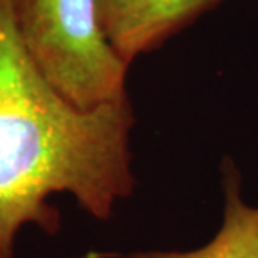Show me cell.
Instances as JSON below:
<instances>
[{
  "mask_svg": "<svg viewBox=\"0 0 258 258\" xmlns=\"http://www.w3.org/2000/svg\"><path fill=\"white\" fill-rule=\"evenodd\" d=\"M14 22L44 77L79 109L126 96V64L102 29L99 0H10Z\"/></svg>",
  "mask_w": 258,
  "mask_h": 258,
  "instance_id": "7a4b0ae2",
  "label": "cell"
},
{
  "mask_svg": "<svg viewBox=\"0 0 258 258\" xmlns=\"http://www.w3.org/2000/svg\"><path fill=\"white\" fill-rule=\"evenodd\" d=\"M225 218L210 243L193 251H151L127 258H258V208L240 198V179L235 166L225 163Z\"/></svg>",
  "mask_w": 258,
  "mask_h": 258,
  "instance_id": "277c9868",
  "label": "cell"
},
{
  "mask_svg": "<svg viewBox=\"0 0 258 258\" xmlns=\"http://www.w3.org/2000/svg\"><path fill=\"white\" fill-rule=\"evenodd\" d=\"M223 0H99L106 37L116 54L131 66Z\"/></svg>",
  "mask_w": 258,
  "mask_h": 258,
  "instance_id": "3957f363",
  "label": "cell"
},
{
  "mask_svg": "<svg viewBox=\"0 0 258 258\" xmlns=\"http://www.w3.org/2000/svg\"><path fill=\"white\" fill-rule=\"evenodd\" d=\"M127 97L94 109L71 104L25 50L10 0H0V258H14L25 223L59 230L54 193H72L96 218H107L133 191Z\"/></svg>",
  "mask_w": 258,
  "mask_h": 258,
  "instance_id": "6da1fadb",
  "label": "cell"
}]
</instances>
